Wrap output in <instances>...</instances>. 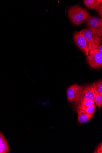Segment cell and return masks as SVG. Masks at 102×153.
<instances>
[{
	"instance_id": "obj_1",
	"label": "cell",
	"mask_w": 102,
	"mask_h": 153,
	"mask_svg": "<svg viewBox=\"0 0 102 153\" xmlns=\"http://www.w3.org/2000/svg\"><path fill=\"white\" fill-rule=\"evenodd\" d=\"M68 15L71 22L76 26L80 25L90 16L86 9L79 5L70 7L68 10Z\"/></svg>"
},
{
	"instance_id": "obj_2",
	"label": "cell",
	"mask_w": 102,
	"mask_h": 153,
	"mask_svg": "<svg viewBox=\"0 0 102 153\" xmlns=\"http://www.w3.org/2000/svg\"><path fill=\"white\" fill-rule=\"evenodd\" d=\"M89 44L91 50L96 49L102 43V37L94 32L89 27L80 31Z\"/></svg>"
},
{
	"instance_id": "obj_3",
	"label": "cell",
	"mask_w": 102,
	"mask_h": 153,
	"mask_svg": "<svg viewBox=\"0 0 102 153\" xmlns=\"http://www.w3.org/2000/svg\"><path fill=\"white\" fill-rule=\"evenodd\" d=\"M87 62L92 68L98 69L102 67V55L96 49L91 50L87 56Z\"/></svg>"
},
{
	"instance_id": "obj_4",
	"label": "cell",
	"mask_w": 102,
	"mask_h": 153,
	"mask_svg": "<svg viewBox=\"0 0 102 153\" xmlns=\"http://www.w3.org/2000/svg\"><path fill=\"white\" fill-rule=\"evenodd\" d=\"M86 25L100 36H102V19L90 16L84 22Z\"/></svg>"
},
{
	"instance_id": "obj_5",
	"label": "cell",
	"mask_w": 102,
	"mask_h": 153,
	"mask_svg": "<svg viewBox=\"0 0 102 153\" xmlns=\"http://www.w3.org/2000/svg\"><path fill=\"white\" fill-rule=\"evenodd\" d=\"M74 40L76 45L87 56L91 49L89 44L80 31L74 33Z\"/></svg>"
},
{
	"instance_id": "obj_6",
	"label": "cell",
	"mask_w": 102,
	"mask_h": 153,
	"mask_svg": "<svg viewBox=\"0 0 102 153\" xmlns=\"http://www.w3.org/2000/svg\"><path fill=\"white\" fill-rule=\"evenodd\" d=\"M96 94L92 85L83 87L82 89L78 101L75 103L76 105L83 101L93 100L95 101Z\"/></svg>"
},
{
	"instance_id": "obj_7",
	"label": "cell",
	"mask_w": 102,
	"mask_h": 153,
	"mask_svg": "<svg viewBox=\"0 0 102 153\" xmlns=\"http://www.w3.org/2000/svg\"><path fill=\"white\" fill-rule=\"evenodd\" d=\"M83 87L77 84L72 85L67 90V97L68 101L70 103L78 101L80 96Z\"/></svg>"
},
{
	"instance_id": "obj_8",
	"label": "cell",
	"mask_w": 102,
	"mask_h": 153,
	"mask_svg": "<svg viewBox=\"0 0 102 153\" xmlns=\"http://www.w3.org/2000/svg\"><path fill=\"white\" fill-rule=\"evenodd\" d=\"M76 111L78 114V121L80 123H86L94 117L93 114L87 113L82 109H77Z\"/></svg>"
},
{
	"instance_id": "obj_9",
	"label": "cell",
	"mask_w": 102,
	"mask_h": 153,
	"mask_svg": "<svg viewBox=\"0 0 102 153\" xmlns=\"http://www.w3.org/2000/svg\"><path fill=\"white\" fill-rule=\"evenodd\" d=\"M102 0H84V5L91 10H94L98 5L102 4Z\"/></svg>"
},
{
	"instance_id": "obj_10",
	"label": "cell",
	"mask_w": 102,
	"mask_h": 153,
	"mask_svg": "<svg viewBox=\"0 0 102 153\" xmlns=\"http://www.w3.org/2000/svg\"><path fill=\"white\" fill-rule=\"evenodd\" d=\"M92 85L95 94L102 95V80H100L93 82Z\"/></svg>"
},
{
	"instance_id": "obj_11",
	"label": "cell",
	"mask_w": 102,
	"mask_h": 153,
	"mask_svg": "<svg viewBox=\"0 0 102 153\" xmlns=\"http://www.w3.org/2000/svg\"><path fill=\"white\" fill-rule=\"evenodd\" d=\"M10 147L6 139L0 142V153H7L10 151Z\"/></svg>"
},
{
	"instance_id": "obj_12",
	"label": "cell",
	"mask_w": 102,
	"mask_h": 153,
	"mask_svg": "<svg viewBox=\"0 0 102 153\" xmlns=\"http://www.w3.org/2000/svg\"><path fill=\"white\" fill-rule=\"evenodd\" d=\"M77 109H82L87 113L93 114L95 110V105L94 104L93 105L89 106H78L77 107Z\"/></svg>"
},
{
	"instance_id": "obj_13",
	"label": "cell",
	"mask_w": 102,
	"mask_h": 153,
	"mask_svg": "<svg viewBox=\"0 0 102 153\" xmlns=\"http://www.w3.org/2000/svg\"><path fill=\"white\" fill-rule=\"evenodd\" d=\"M95 103L99 110L102 107V95L95 94Z\"/></svg>"
},
{
	"instance_id": "obj_14",
	"label": "cell",
	"mask_w": 102,
	"mask_h": 153,
	"mask_svg": "<svg viewBox=\"0 0 102 153\" xmlns=\"http://www.w3.org/2000/svg\"><path fill=\"white\" fill-rule=\"evenodd\" d=\"M95 103V101L93 100L83 101L81 102L77 105V107L80 106H91Z\"/></svg>"
},
{
	"instance_id": "obj_15",
	"label": "cell",
	"mask_w": 102,
	"mask_h": 153,
	"mask_svg": "<svg viewBox=\"0 0 102 153\" xmlns=\"http://www.w3.org/2000/svg\"><path fill=\"white\" fill-rule=\"evenodd\" d=\"M95 10L101 18H102V4L98 5L95 8Z\"/></svg>"
},
{
	"instance_id": "obj_16",
	"label": "cell",
	"mask_w": 102,
	"mask_h": 153,
	"mask_svg": "<svg viewBox=\"0 0 102 153\" xmlns=\"http://www.w3.org/2000/svg\"><path fill=\"white\" fill-rule=\"evenodd\" d=\"M94 153H102V144L101 143L97 148L95 149V151Z\"/></svg>"
},
{
	"instance_id": "obj_17",
	"label": "cell",
	"mask_w": 102,
	"mask_h": 153,
	"mask_svg": "<svg viewBox=\"0 0 102 153\" xmlns=\"http://www.w3.org/2000/svg\"><path fill=\"white\" fill-rule=\"evenodd\" d=\"M102 55V45H101L99 46L96 49Z\"/></svg>"
},
{
	"instance_id": "obj_18",
	"label": "cell",
	"mask_w": 102,
	"mask_h": 153,
	"mask_svg": "<svg viewBox=\"0 0 102 153\" xmlns=\"http://www.w3.org/2000/svg\"><path fill=\"white\" fill-rule=\"evenodd\" d=\"M6 138L3 134L0 132V142L4 140Z\"/></svg>"
}]
</instances>
